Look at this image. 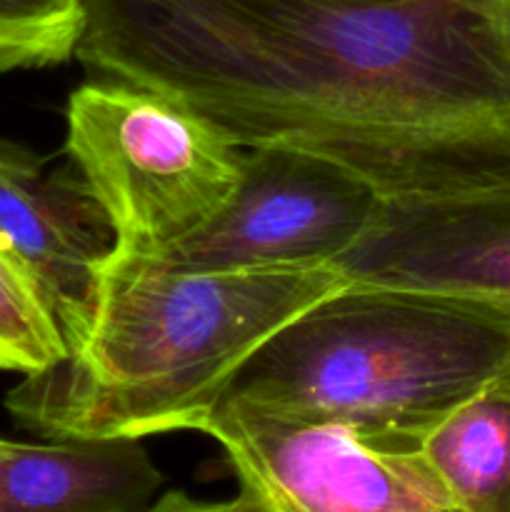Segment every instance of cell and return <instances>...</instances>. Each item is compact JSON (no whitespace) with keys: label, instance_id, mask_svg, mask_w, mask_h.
Segmentation results:
<instances>
[{"label":"cell","instance_id":"obj_9","mask_svg":"<svg viewBox=\"0 0 510 512\" xmlns=\"http://www.w3.org/2000/svg\"><path fill=\"white\" fill-rule=\"evenodd\" d=\"M160 485L140 440L0 438V512H133L153 503Z\"/></svg>","mask_w":510,"mask_h":512},{"label":"cell","instance_id":"obj_12","mask_svg":"<svg viewBox=\"0 0 510 512\" xmlns=\"http://www.w3.org/2000/svg\"><path fill=\"white\" fill-rule=\"evenodd\" d=\"M83 28V0H0V73L65 63Z\"/></svg>","mask_w":510,"mask_h":512},{"label":"cell","instance_id":"obj_13","mask_svg":"<svg viewBox=\"0 0 510 512\" xmlns=\"http://www.w3.org/2000/svg\"><path fill=\"white\" fill-rule=\"evenodd\" d=\"M133 512H270V508L260 495L240 485L238 495L225 500H198L190 498L183 490H168L160 498H155L153 503Z\"/></svg>","mask_w":510,"mask_h":512},{"label":"cell","instance_id":"obj_3","mask_svg":"<svg viewBox=\"0 0 510 512\" xmlns=\"http://www.w3.org/2000/svg\"><path fill=\"white\" fill-rule=\"evenodd\" d=\"M505 378L510 303L350 283L278 330L223 400L420 445L448 410Z\"/></svg>","mask_w":510,"mask_h":512},{"label":"cell","instance_id":"obj_2","mask_svg":"<svg viewBox=\"0 0 510 512\" xmlns=\"http://www.w3.org/2000/svg\"><path fill=\"white\" fill-rule=\"evenodd\" d=\"M348 285L333 263L188 273L115 250L83 333L5 408L45 440L200 430L278 330Z\"/></svg>","mask_w":510,"mask_h":512},{"label":"cell","instance_id":"obj_4","mask_svg":"<svg viewBox=\"0 0 510 512\" xmlns=\"http://www.w3.org/2000/svg\"><path fill=\"white\" fill-rule=\"evenodd\" d=\"M65 153L115 230V250L158 255L230 200L245 150L180 100L95 78L65 108Z\"/></svg>","mask_w":510,"mask_h":512},{"label":"cell","instance_id":"obj_8","mask_svg":"<svg viewBox=\"0 0 510 512\" xmlns=\"http://www.w3.org/2000/svg\"><path fill=\"white\" fill-rule=\"evenodd\" d=\"M0 235L33 275L68 348L118 245L108 215L80 175L50 173L33 150L0 140Z\"/></svg>","mask_w":510,"mask_h":512},{"label":"cell","instance_id":"obj_5","mask_svg":"<svg viewBox=\"0 0 510 512\" xmlns=\"http://www.w3.org/2000/svg\"><path fill=\"white\" fill-rule=\"evenodd\" d=\"M200 433L270 512H463L420 445L220 400Z\"/></svg>","mask_w":510,"mask_h":512},{"label":"cell","instance_id":"obj_11","mask_svg":"<svg viewBox=\"0 0 510 512\" xmlns=\"http://www.w3.org/2000/svg\"><path fill=\"white\" fill-rule=\"evenodd\" d=\"M63 355V335L43 293L0 235V370L30 375Z\"/></svg>","mask_w":510,"mask_h":512},{"label":"cell","instance_id":"obj_7","mask_svg":"<svg viewBox=\"0 0 510 512\" xmlns=\"http://www.w3.org/2000/svg\"><path fill=\"white\" fill-rule=\"evenodd\" d=\"M333 265L358 285L510 303V178L443 198L383 200Z\"/></svg>","mask_w":510,"mask_h":512},{"label":"cell","instance_id":"obj_6","mask_svg":"<svg viewBox=\"0 0 510 512\" xmlns=\"http://www.w3.org/2000/svg\"><path fill=\"white\" fill-rule=\"evenodd\" d=\"M383 198L343 165L298 148H248L238 188L218 215L148 255L170 270L323 265L348 253Z\"/></svg>","mask_w":510,"mask_h":512},{"label":"cell","instance_id":"obj_10","mask_svg":"<svg viewBox=\"0 0 510 512\" xmlns=\"http://www.w3.org/2000/svg\"><path fill=\"white\" fill-rule=\"evenodd\" d=\"M420 453L463 512H510V378L448 410Z\"/></svg>","mask_w":510,"mask_h":512},{"label":"cell","instance_id":"obj_1","mask_svg":"<svg viewBox=\"0 0 510 512\" xmlns=\"http://www.w3.org/2000/svg\"><path fill=\"white\" fill-rule=\"evenodd\" d=\"M75 58L383 200L510 178V0H83Z\"/></svg>","mask_w":510,"mask_h":512}]
</instances>
